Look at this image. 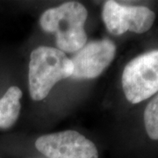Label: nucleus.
I'll list each match as a JSON object with an SVG mask.
<instances>
[{
	"mask_svg": "<svg viewBox=\"0 0 158 158\" xmlns=\"http://www.w3.org/2000/svg\"><path fill=\"white\" fill-rule=\"evenodd\" d=\"M88 12L78 2H67L45 11L40 25L47 33L54 34L59 50L77 53L87 41L85 23Z\"/></svg>",
	"mask_w": 158,
	"mask_h": 158,
	"instance_id": "nucleus-1",
	"label": "nucleus"
},
{
	"mask_svg": "<svg viewBox=\"0 0 158 158\" xmlns=\"http://www.w3.org/2000/svg\"><path fill=\"white\" fill-rule=\"evenodd\" d=\"M73 74L71 60L58 48L41 46L31 53L28 67L29 93L40 101L49 94L53 87Z\"/></svg>",
	"mask_w": 158,
	"mask_h": 158,
	"instance_id": "nucleus-2",
	"label": "nucleus"
},
{
	"mask_svg": "<svg viewBox=\"0 0 158 158\" xmlns=\"http://www.w3.org/2000/svg\"><path fill=\"white\" fill-rule=\"evenodd\" d=\"M121 85L127 99L138 104L158 92V50L141 54L125 67Z\"/></svg>",
	"mask_w": 158,
	"mask_h": 158,
	"instance_id": "nucleus-3",
	"label": "nucleus"
},
{
	"mask_svg": "<svg viewBox=\"0 0 158 158\" xmlns=\"http://www.w3.org/2000/svg\"><path fill=\"white\" fill-rule=\"evenodd\" d=\"M102 18L110 34L121 35L127 31L143 34L152 27L156 14L146 6H125L115 1H106Z\"/></svg>",
	"mask_w": 158,
	"mask_h": 158,
	"instance_id": "nucleus-4",
	"label": "nucleus"
},
{
	"mask_svg": "<svg viewBox=\"0 0 158 158\" xmlns=\"http://www.w3.org/2000/svg\"><path fill=\"white\" fill-rule=\"evenodd\" d=\"M35 147L48 158H98L95 144L74 130L40 136Z\"/></svg>",
	"mask_w": 158,
	"mask_h": 158,
	"instance_id": "nucleus-5",
	"label": "nucleus"
},
{
	"mask_svg": "<svg viewBox=\"0 0 158 158\" xmlns=\"http://www.w3.org/2000/svg\"><path fill=\"white\" fill-rule=\"evenodd\" d=\"M116 56V46L109 39L93 40L85 44L72 57V77L92 79L99 77Z\"/></svg>",
	"mask_w": 158,
	"mask_h": 158,
	"instance_id": "nucleus-6",
	"label": "nucleus"
},
{
	"mask_svg": "<svg viewBox=\"0 0 158 158\" xmlns=\"http://www.w3.org/2000/svg\"><path fill=\"white\" fill-rule=\"evenodd\" d=\"M22 96L20 88L11 86L0 98V129H9L17 122L21 110Z\"/></svg>",
	"mask_w": 158,
	"mask_h": 158,
	"instance_id": "nucleus-7",
	"label": "nucleus"
},
{
	"mask_svg": "<svg viewBox=\"0 0 158 158\" xmlns=\"http://www.w3.org/2000/svg\"><path fill=\"white\" fill-rule=\"evenodd\" d=\"M143 118L148 137L152 140H158V92L148 104Z\"/></svg>",
	"mask_w": 158,
	"mask_h": 158,
	"instance_id": "nucleus-8",
	"label": "nucleus"
}]
</instances>
